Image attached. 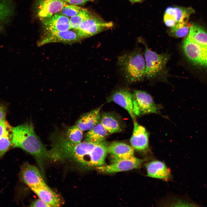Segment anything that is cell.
Segmentation results:
<instances>
[{"mask_svg": "<svg viewBox=\"0 0 207 207\" xmlns=\"http://www.w3.org/2000/svg\"><path fill=\"white\" fill-rule=\"evenodd\" d=\"M107 147L103 141L94 143L85 141L74 143L60 132L52 140L50 157L53 161L71 162L85 167L96 168L105 165Z\"/></svg>", "mask_w": 207, "mask_h": 207, "instance_id": "6da1fadb", "label": "cell"}, {"mask_svg": "<svg viewBox=\"0 0 207 207\" xmlns=\"http://www.w3.org/2000/svg\"><path fill=\"white\" fill-rule=\"evenodd\" d=\"M182 52L190 63L207 69V30L192 24L181 44Z\"/></svg>", "mask_w": 207, "mask_h": 207, "instance_id": "7a4b0ae2", "label": "cell"}, {"mask_svg": "<svg viewBox=\"0 0 207 207\" xmlns=\"http://www.w3.org/2000/svg\"><path fill=\"white\" fill-rule=\"evenodd\" d=\"M11 142L13 147L20 148L34 156L40 165L49 159V150L36 134L31 122L13 128Z\"/></svg>", "mask_w": 207, "mask_h": 207, "instance_id": "3957f363", "label": "cell"}, {"mask_svg": "<svg viewBox=\"0 0 207 207\" xmlns=\"http://www.w3.org/2000/svg\"><path fill=\"white\" fill-rule=\"evenodd\" d=\"M118 64L129 83L141 81L145 77V61L140 51L135 50L120 56Z\"/></svg>", "mask_w": 207, "mask_h": 207, "instance_id": "277c9868", "label": "cell"}, {"mask_svg": "<svg viewBox=\"0 0 207 207\" xmlns=\"http://www.w3.org/2000/svg\"><path fill=\"white\" fill-rule=\"evenodd\" d=\"M143 44L145 47V77L150 80H165L168 74L166 66L170 55L167 53L158 54L150 49L144 42Z\"/></svg>", "mask_w": 207, "mask_h": 207, "instance_id": "5b68a950", "label": "cell"}, {"mask_svg": "<svg viewBox=\"0 0 207 207\" xmlns=\"http://www.w3.org/2000/svg\"><path fill=\"white\" fill-rule=\"evenodd\" d=\"M112 22H105L98 17L91 14L90 17L83 21L76 30L80 39L91 37L102 30L112 27Z\"/></svg>", "mask_w": 207, "mask_h": 207, "instance_id": "8992f818", "label": "cell"}, {"mask_svg": "<svg viewBox=\"0 0 207 207\" xmlns=\"http://www.w3.org/2000/svg\"><path fill=\"white\" fill-rule=\"evenodd\" d=\"M133 96V111L136 116L157 112V107L152 97L146 92L134 90Z\"/></svg>", "mask_w": 207, "mask_h": 207, "instance_id": "52a82bcc", "label": "cell"}, {"mask_svg": "<svg viewBox=\"0 0 207 207\" xmlns=\"http://www.w3.org/2000/svg\"><path fill=\"white\" fill-rule=\"evenodd\" d=\"M145 160L140 159L134 156L118 160L108 165H104L96 168L99 172L111 173L139 169Z\"/></svg>", "mask_w": 207, "mask_h": 207, "instance_id": "ba28073f", "label": "cell"}, {"mask_svg": "<svg viewBox=\"0 0 207 207\" xmlns=\"http://www.w3.org/2000/svg\"><path fill=\"white\" fill-rule=\"evenodd\" d=\"M67 4L63 0H37L35 4L37 16L41 20L49 18Z\"/></svg>", "mask_w": 207, "mask_h": 207, "instance_id": "9c48e42d", "label": "cell"}, {"mask_svg": "<svg viewBox=\"0 0 207 207\" xmlns=\"http://www.w3.org/2000/svg\"><path fill=\"white\" fill-rule=\"evenodd\" d=\"M20 177L22 181L30 189L48 186L38 169L28 163H24L22 166Z\"/></svg>", "mask_w": 207, "mask_h": 207, "instance_id": "30bf717a", "label": "cell"}, {"mask_svg": "<svg viewBox=\"0 0 207 207\" xmlns=\"http://www.w3.org/2000/svg\"><path fill=\"white\" fill-rule=\"evenodd\" d=\"M70 30L62 31L45 32V35L38 43V45L41 46L54 43L72 44L81 39L77 32Z\"/></svg>", "mask_w": 207, "mask_h": 207, "instance_id": "8fae6325", "label": "cell"}, {"mask_svg": "<svg viewBox=\"0 0 207 207\" xmlns=\"http://www.w3.org/2000/svg\"><path fill=\"white\" fill-rule=\"evenodd\" d=\"M109 100L124 108L133 120L135 119L137 116L133 111V94L129 90L123 89L117 90L111 95Z\"/></svg>", "mask_w": 207, "mask_h": 207, "instance_id": "7c38bea8", "label": "cell"}, {"mask_svg": "<svg viewBox=\"0 0 207 207\" xmlns=\"http://www.w3.org/2000/svg\"><path fill=\"white\" fill-rule=\"evenodd\" d=\"M149 135L145 129L134 122L132 135L130 142L133 149L143 152L147 150L149 145Z\"/></svg>", "mask_w": 207, "mask_h": 207, "instance_id": "4fadbf2b", "label": "cell"}, {"mask_svg": "<svg viewBox=\"0 0 207 207\" xmlns=\"http://www.w3.org/2000/svg\"><path fill=\"white\" fill-rule=\"evenodd\" d=\"M41 21L45 32L65 31L71 29L70 18L57 13Z\"/></svg>", "mask_w": 207, "mask_h": 207, "instance_id": "5bb4252c", "label": "cell"}, {"mask_svg": "<svg viewBox=\"0 0 207 207\" xmlns=\"http://www.w3.org/2000/svg\"><path fill=\"white\" fill-rule=\"evenodd\" d=\"M148 177L167 181L171 177L170 170L165 164L159 160H154L145 164Z\"/></svg>", "mask_w": 207, "mask_h": 207, "instance_id": "9a60e30c", "label": "cell"}, {"mask_svg": "<svg viewBox=\"0 0 207 207\" xmlns=\"http://www.w3.org/2000/svg\"><path fill=\"white\" fill-rule=\"evenodd\" d=\"M108 153L110 154L112 162L134 156L133 147L125 143L114 142L108 146Z\"/></svg>", "mask_w": 207, "mask_h": 207, "instance_id": "2e32d148", "label": "cell"}, {"mask_svg": "<svg viewBox=\"0 0 207 207\" xmlns=\"http://www.w3.org/2000/svg\"><path fill=\"white\" fill-rule=\"evenodd\" d=\"M100 109L99 108L82 115L76 124L83 131L91 129L100 121Z\"/></svg>", "mask_w": 207, "mask_h": 207, "instance_id": "e0dca14e", "label": "cell"}, {"mask_svg": "<svg viewBox=\"0 0 207 207\" xmlns=\"http://www.w3.org/2000/svg\"><path fill=\"white\" fill-rule=\"evenodd\" d=\"M30 189L39 198L51 207H59L62 204V201L60 196L48 186Z\"/></svg>", "mask_w": 207, "mask_h": 207, "instance_id": "ac0fdd59", "label": "cell"}, {"mask_svg": "<svg viewBox=\"0 0 207 207\" xmlns=\"http://www.w3.org/2000/svg\"><path fill=\"white\" fill-rule=\"evenodd\" d=\"M195 11L191 7H169L166 8L165 14L171 16L177 23L187 22L190 15Z\"/></svg>", "mask_w": 207, "mask_h": 207, "instance_id": "d6986e66", "label": "cell"}, {"mask_svg": "<svg viewBox=\"0 0 207 207\" xmlns=\"http://www.w3.org/2000/svg\"><path fill=\"white\" fill-rule=\"evenodd\" d=\"M14 5L12 0H0V26L9 23L14 16Z\"/></svg>", "mask_w": 207, "mask_h": 207, "instance_id": "ffe728a7", "label": "cell"}, {"mask_svg": "<svg viewBox=\"0 0 207 207\" xmlns=\"http://www.w3.org/2000/svg\"><path fill=\"white\" fill-rule=\"evenodd\" d=\"M100 122L109 133L119 132L122 131L121 124L113 114L104 113L101 116Z\"/></svg>", "mask_w": 207, "mask_h": 207, "instance_id": "44dd1931", "label": "cell"}, {"mask_svg": "<svg viewBox=\"0 0 207 207\" xmlns=\"http://www.w3.org/2000/svg\"><path fill=\"white\" fill-rule=\"evenodd\" d=\"M109 133L99 122L88 131L85 135V141L94 143L103 141Z\"/></svg>", "mask_w": 207, "mask_h": 207, "instance_id": "7402d4cb", "label": "cell"}, {"mask_svg": "<svg viewBox=\"0 0 207 207\" xmlns=\"http://www.w3.org/2000/svg\"><path fill=\"white\" fill-rule=\"evenodd\" d=\"M192 25L187 22L177 23L170 28L168 33L170 36L176 38L185 37L188 34Z\"/></svg>", "mask_w": 207, "mask_h": 207, "instance_id": "603a6c76", "label": "cell"}, {"mask_svg": "<svg viewBox=\"0 0 207 207\" xmlns=\"http://www.w3.org/2000/svg\"><path fill=\"white\" fill-rule=\"evenodd\" d=\"M83 131L76 124L68 127L63 132L68 139L72 143H77L81 142L83 137Z\"/></svg>", "mask_w": 207, "mask_h": 207, "instance_id": "cb8c5ba5", "label": "cell"}, {"mask_svg": "<svg viewBox=\"0 0 207 207\" xmlns=\"http://www.w3.org/2000/svg\"><path fill=\"white\" fill-rule=\"evenodd\" d=\"M91 15L87 9L82 8L77 14L70 18L71 29L76 31L82 23L88 18Z\"/></svg>", "mask_w": 207, "mask_h": 207, "instance_id": "d4e9b609", "label": "cell"}, {"mask_svg": "<svg viewBox=\"0 0 207 207\" xmlns=\"http://www.w3.org/2000/svg\"><path fill=\"white\" fill-rule=\"evenodd\" d=\"M82 8L77 5L68 4L57 14L71 18L77 14Z\"/></svg>", "mask_w": 207, "mask_h": 207, "instance_id": "484cf974", "label": "cell"}, {"mask_svg": "<svg viewBox=\"0 0 207 207\" xmlns=\"http://www.w3.org/2000/svg\"><path fill=\"white\" fill-rule=\"evenodd\" d=\"M13 128L5 119L0 121V138L6 136L12 137Z\"/></svg>", "mask_w": 207, "mask_h": 207, "instance_id": "4316f807", "label": "cell"}, {"mask_svg": "<svg viewBox=\"0 0 207 207\" xmlns=\"http://www.w3.org/2000/svg\"><path fill=\"white\" fill-rule=\"evenodd\" d=\"M12 138L6 136L0 138V157L5 153L12 144Z\"/></svg>", "mask_w": 207, "mask_h": 207, "instance_id": "83f0119b", "label": "cell"}, {"mask_svg": "<svg viewBox=\"0 0 207 207\" xmlns=\"http://www.w3.org/2000/svg\"><path fill=\"white\" fill-rule=\"evenodd\" d=\"M163 20L165 25L169 27H171L177 23L174 19L170 16L164 14Z\"/></svg>", "mask_w": 207, "mask_h": 207, "instance_id": "f1b7e54d", "label": "cell"}, {"mask_svg": "<svg viewBox=\"0 0 207 207\" xmlns=\"http://www.w3.org/2000/svg\"><path fill=\"white\" fill-rule=\"evenodd\" d=\"M31 207H51L49 204L40 198L34 201L30 205Z\"/></svg>", "mask_w": 207, "mask_h": 207, "instance_id": "f546056e", "label": "cell"}, {"mask_svg": "<svg viewBox=\"0 0 207 207\" xmlns=\"http://www.w3.org/2000/svg\"><path fill=\"white\" fill-rule=\"evenodd\" d=\"M65 2L71 5H83L87 2L93 0H63Z\"/></svg>", "mask_w": 207, "mask_h": 207, "instance_id": "4dcf8cb0", "label": "cell"}, {"mask_svg": "<svg viewBox=\"0 0 207 207\" xmlns=\"http://www.w3.org/2000/svg\"><path fill=\"white\" fill-rule=\"evenodd\" d=\"M6 115V107L4 105L0 104V121L5 119Z\"/></svg>", "mask_w": 207, "mask_h": 207, "instance_id": "1f68e13d", "label": "cell"}, {"mask_svg": "<svg viewBox=\"0 0 207 207\" xmlns=\"http://www.w3.org/2000/svg\"><path fill=\"white\" fill-rule=\"evenodd\" d=\"M131 2L133 3L139 2L143 0H129Z\"/></svg>", "mask_w": 207, "mask_h": 207, "instance_id": "d6a6232c", "label": "cell"}]
</instances>
